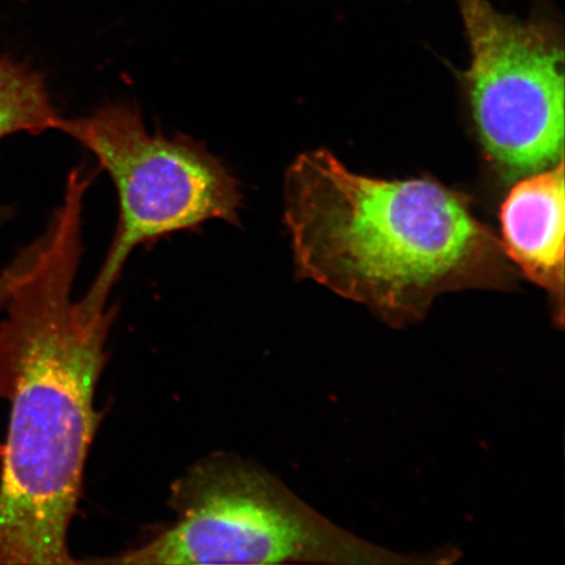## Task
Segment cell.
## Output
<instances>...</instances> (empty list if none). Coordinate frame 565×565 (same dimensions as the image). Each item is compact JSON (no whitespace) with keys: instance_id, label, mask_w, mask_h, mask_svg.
Returning a JSON list of instances; mask_svg holds the SVG:
<instances>
[{"instance_id":"obj_1","label":"cell","mask_w":565,"mask_h":565,"mask_svg":"<svg viewBox=\"0 0 565 565\" xmlns=\"http://www.w3.org/2000/svg\"><path fill=\"white\" fill-rule=\"evenodd\" d=\"M71 172L61 207L32 245L0 321V399L9 430L0 466V564H74L68 529L98 422L95 394L116 309L73 299L84 195Z\"/></svg>"},{"instance_id":"obj_2","label":"cell","mask_w":565,"mask_h":565,"mask_svg":"<svg viewBox=\"0 0 565 565\" xmlns=\"http://www.w3.org/2000/svg\"><path fill=\"white\" fill-rule=\"evenodd\" d=\"M285 218L298 278L395 329L419 323L441 295L519 286L472 198L429 177L379 180L324 148L303 152L286 173Z\"/></svg>"},{"instance_id":"obj_3","label":"cell","mask_w":565,"mask_h":565,"mask_svg":"<svg viewBox=\"0 0 565 565\" xmlns=\"http://www.w3.org/2000/svg\"><path fill=\"white\" fill-rule=\"evenodd\" d=\"M173 525L100 564H449L456 548L402 554L339 527L285 483L239 457L214 454L172 484Z\"/></svg>"},{"instance_id":"obj_4","label":"cell","mask_w":565,"mask_h":565,"mask_svg":"<svg viewBox=\"0 0 565 565\" xmlns=\"http://www.w3.org/2000/svg\"><path fill=\"white\" fill-rule=\"evenodd\" d=\"M470 67L461 77L472 130L494 179L511 183L564 159V24L555 0L526 19L490 0H456Z\"/></svg>"},{"instance_id":"obj_5","label":"cell","mask_w":565,"mask_h":565,"mask_svg":"<svg viewBox=\"0 0 565 565\" xmlns=\"http://www.w3.org/2000/svg\"><path fill=\"white\" fill-rule=\"evenodd\" d=\"M60 131L94 154L115 183V238L94 285L81 300L104 312L130 254L140 245L211 221L242 223V186L230 168L192 138L146 129L136 106L108 104L88 116L63 118Z\"/></svg>"},{"instance_id":"obj_6","label":"cell","mask_w":565,"mask_h":565,"mask_svg":"<svg viewBox=\"0 0 565 565\" xmlns=\"http://www.w3.org/2000/svg\"><path fill=\"white\" fill-rule=\"evenodd\" d=\"M501 245L515 270L547 294L554 327L564 324V159L515 181L500 210Z\"/></svg>"},{"instance_id":"obj_7","label":"cell","mask_w":565,"mask_h":565,"mask_svg":"<svg viewBox=\"0 0 565 565\" xmlns=\"http://www.w3.org/2000/svg\"><path fill=\"white\" fill-rule=\"evenodd\" d=\"M63 117L44 76L25 63L0 55V140L19 132L60 130Z\"/></svg>"},{"instance_id":"obj_8","label":"cell","mask_w":565,"mask_h":565,"mask_svg":"<svg viewBox=\"0 0 565 565\" xmlns=\"http://www.w3.org/2000/svg\"><path fill=\"white\" fill-rule=\"evenodd\" d=\"M31 252L32 245L25 247V249L12 260V264L0 274V310H3L7 300H9L13 287H15L21 273H23L28 260H30Z\"/></svg>"},{"instance_id":"obj_9","label":"cell","mask_w":565,"mask_h":565,"mask_svg":"<svg viewBox=\"0 0 565 565\" xmlns=\"http://www.w3.org/2000/svg\"><path fill=\"white\" fill-rule=\"evenodd\" d=\"M10 212L7 210H0V224H2L7 217H9Z\"/></svg>"}]
</instances>
